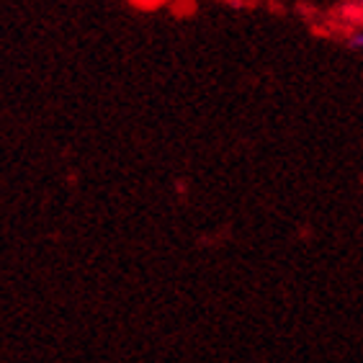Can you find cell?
I'll return each instance as SVG.
<instances>
[{"label":"cell","mask_w":363,"mask_h":363,"mask_svg":"<svg viewBox=\"0 0 363 363\" xmlns=\"http://www.w3.org/2000/svg\"><path fill=\"white\" fill-rule=\"evenodd\" d=\"M348 47L353 52H363V28H353L348 34Z\"/></svg>","instance_id":"obj_1"},{"label":"cell","mask_w":363,"mask_h":363,"mask_svg":"<svg viewBox=\"0 0 363 363\" xmlns=\"http://www.w3.org/2000/svg\"><path fill=\"white\" fill-rule=\"evenodd\" d=\"M358 8H361V11H363V0H358Z\"/></svg>","instance_id":"obj_2"}]
</instances>
